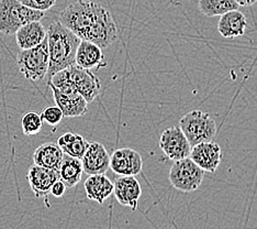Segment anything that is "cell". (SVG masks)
I'll return each instance as SVG.
<instances>
[{"mask_svg":"<svg viewBox=\"0 0 257 229\" xmlns=\"http://www.w3.org/2000/svg\"><path fill=\"white\" fill-rule=\"evenodd\" d=\"M66 189H67L66 184L60 179V180L55 181L54 184L52 185L51 194L54 197H62V196H64V194L66 193Z\"/></svg>","mask_w":257,"mask_h":229,"instance_id":"obj_26","label":"cell"},{"mask_svg":"<svg viewBox=\"0 0 257 229\" xmlns=\"http://www.w3.org/2000/svg\"><path fill=\"white\" fill-rule=\"evenodd\" d=\"M58 172H60V179L66 184L67 187L76 186L79 183L81 175L84 173L80 159L69 157L67 155L64 156Z\"/></svg>","mask_w":257,"mask_h":229,"instance_id":"obj_20","label":"cell"},{"mask_svg":"<svg viewBox=\"0 0 257 229\" xmlns=\"http://www.w3.org/2000/svg\"><path fill=\"white\" fill-rule=\"evenodd\" d=\"M19 2L29 8L41 11L49 10L56 4V0H19Z\"/></svg>","mask_w":257,"mask_h":229,"instance_id":"obj_25","label":"cell"},{"mask_svg":"<svg viewBox=\"0 0 257 229\" xmlns=\"http://www.w3.org/2000/svg\"><path fill=\"white\" fill-rule=\"evenodd\" d=\"M17 63L23 76L31 82L42 81L49 70L48 39L31 49L21 50L17 55Z\"/></svg>","mask_w":257,"mask_h":229,"instance_id":"obj_5","label":"cell"},{"mask_svg":"<svg viewBox=\"0 0 257 229\" xmlns=\"http://www.w3.org/2000/svg\"><path fill=\"white\" fill-rule=\"evenodd\" d=\"M22 131L26 136H34L38 134L43 127V119L41 115L36 111H29L22 116L21 118Z\"/></svg>","mask_w":257,"mask_h":229,"instance_id":"obj_23","label":"cell"},{"mask_svg":"<svg viewBox=\"0 0 257 229\" xmlns=\"http://www.w3.org/2000/svg\"><path fill=\"white\" fill-rule=\"evenodd\" d=\"M86 174H103L110 169V155L104 145L99 142H89L84 156L80 159Z\"/></svg>","mask_w":257,"mask_h":229,"instance_id":"obj_13","label":"cell"},{"mask_svg":"<svg viewBox=\"0 0 257 229\" xmlns=\"http://www.w3.org/2000/svg\"><path fill=\"white\" fill-rule=\"evenodd\" d=\"M200 13L209 18L220 17L227 11L238 9L235 0H199L198 2Z\"/></svg>","mask_w":257,"mask_h":229,"instance_id":"obj_22","label":"cell"},{"mask_svg":"<svg viewBox=\"0 0 257 229\" xmlns=\"http://www.w3.org/2000/svg\"><path fill=\"white\" fill-rule=\"evenodd\" d=\"M57 144L63 150L64 155L81 159L88 148L89 141L86 140L81 134L66 132L58 138Z\"/></svg>","mask_w":257,"mask_h":229,"instance_id":"obj_21","label":"cell"},{"mask_svg":"<svg viewBox=\"0 0 257 229\" xmlns=\"http://www.w3.org/2000/svg\"><path fill=\"white\" fill-rule=\"evenodd\" d=\"M84 187L87 198L100 205L113 194V183L104 173L89 175L85 181Z\"/></svg>","mask_w":257,"mask_h":229,"instance_id":"obj_17","label":"cell"},{"mask_svg":"<svg viewBox=\"0 0 257 229\" xmlns=\"http://www.w3.org/2000/svg\"><path fill=\"white\" fill-rule=\"evenodd\" d=\"M64 158V152L60 145L53 142L41 144L33 154L34 164L48 169L58 170Z\"/></svg>","mask_w":257,"mask_h":229,"instance_id":"obj_19","label":"cell"},{"mask_svg":"<svg viewBox=\"0 0 257 229\" xmlns=\"http://www.w3.org/2000/svg\"><path fill=\"white\" fill-rule=\"evenodd\" d=\"M113 194L120 205L134 211L142 195V186L134 175H120L113 183Z\"/></svg>","mask_w":257,"mask_h":229,"instance_id":"obj_10","label":"cell"},{"mask_svg":"<svg viewBox=\"0 0 257 229\" xmlns=\"http://www.w3.org/2000/svg\"><path fill=\"white\" fill-rule=\"evenodd\" d=\"M110 169L118 175H138L142 172L143 159L137 150L121 148L110 156Z\"/></svg>","mask_w":257,"mask_h":229,"instance_id":"obj_11","label":"cell"},{"mask_svg":"<svg viewBox=\"0 0 257 229\" xmlns=\"http://www.w3.org/2000/svg\"><path fill=\"white\" fill-rule=\"evenodd\" d=\"M222 149L214 141H204L191 146L189 158L204 172L214 173L222 161Z\"/></svg>","mask_w":257,"mask_h":229,"instance_id":"obj_9","label":"cell"},{"mask_svg":"<svg viewBox=\"0 0 257 229\" xmlns=\"http://www.w3.org/2000/svg\"><path fill=\"white\" fill-rule=\"evenodd\" d=\"M68 68L69 78L76 90L90 104L99 96L101 91V82L90 69L73 64Z\"/></svg>","mask_w":257,"mask_h":229,"instance_id":"obj_8","label":"cell"},{"mask_svg":"<svg viewBox=\"0 0 257 229\" xmlns=\"http://www.w3.org/2000/svg\"><path fill=\"white\" fill-rule=\"evenodd\" d=\"M218 22V31L225 39H235L242 37L247 27L246 17L241 11L235 9L227 11L220 16Z\"/></svg>","mask_w":257,"mask_h":229,"instance_id":"obj_16","label":"cell"},{"mask_svg":"<svg viewBox=\"0 0 257 229\" xmlns=\"http://www.w3.org/2000/svg\"><path fill=\"white\" fill-rule=\"evenodd\" d=\"M49 50L48 80L58 70L75 64V55L80 39L60 20L53 21L46 30Z\"/></svg>","mask_w":257,"mask_h":229,"instance_id":"obj_2","label":"cell"},{"mask_svg":"<svg viewBox=\"0 0 257 229\" xmlns=\"http://www.w3.org/2000/svg\"><path fill=\"white\" fill-rule=\"evenodd\" d=\"M27 179L36 197L46 198L49 194H51L52 185L54 184V182L60 180V172H58V170L48 169L33 164L28 170Z\"/></svg>","mask_w":257,"mask_h":229,"instance_id":"obj_12","label":"cell"},{"mask_svg":"<svg viewBox=\"0 0 257 229\" xmlns=\"http://www.w3.org/2000/svg\"><path fill=\"white\" fill-rule=\"evenodd\" d=\"M60 20L80 40L106 49L118 40V28L110 11L93 0H75L61 11Z\"/></svg>","mask_w":257,"mask_h":229,"instance_id":"obj_1","label":"cell"},{"mask_svg":"<svg viewBox=\"0 0 257 229\" xmlns=\"http://www.w3.org/2000/svg\"><path fill=\"white\" fill-rule=\"evenodd\" d=\"M203 175V170L188 157L174 161L168 179L176 190L183 193H190L201 185Z\"/></svg>","mask_w":257,"mask_h":229,"instance_id":"obj_6","label":"cell"},{"mask_svg":"<svg viewBox=\"0 0 257 229\" xmlns=\"http://www.w3.org/2000/svg\"><path fill=\"white\" fill-rule=\"evenodd\" d=\"M45 11L36 10L22 5L19 0H0V32L15 34L18 29L32 21H41Z\"/></svg>","mask_w":257,"mask_h":229,"instance_id":"obj_3","label":"cell"},{"mask_svg":"<svg viewBox=\"0 0 257 229\" xmlns=\"http://www.w3.org/2000/svg\"><path fill=\"white\" fill-rule=\"evenodd\" d=\"M179 127L191 146L211 141L217 134V123L208 113L201 110H192L184 115L179 120Z\"/></svg>","mask_w":257,"mask_h":229,"instance_id":"obj_4","label":"cell"},{"mask_svg":"<svg viewBox=\"0 0 257 229\" xmlns=\"http://www.w3.org/2000/svg\"><path fill=\"white\" fill-rule=\"evenodd\" d=\"M53 93L54 102L56 106L61 108L64 117L73 118V117H80L88 110V103L80 94H64L56 90L53 86H49Z\"/></svg>","mask_w":257,"mask_h":229,"instance_id":"obj_14","label":"cell"},{"mask_svg":"<svg viewBox=\"0 0 257 229\" xmlns=\"http://www.w3.org/2000/svg\"><path fill=\"white\" fill-rule=\"evenodd\" d=\"M235 3L241 7H250L257 3V0H235Z\"/></svg>","mask_w":257,"mask_h":229,"instance_id":"obj_27","label":"cell"},{"mask_svg":"<svg viewBox=\"0 0 257 229\" xmlns=\"http://www.w3.org/2000/svg\"><path fill=\"white\" fill-rule=\"evenodd\" d=\"M16 41L20 50L34 48L46 38V29L40 21H32L17 30Z\"/></svg>","mask_w":257,"mask_h":229,"instance_id":"obj_18","label":"cell"},{"mask_svg":"<svg viewBox=\"0 0 257 229\" xmlns=\"http://www.w3.org/2000/svg\"><path fill=\"white\" fill-rule=\"evenodd\" d=\"M160 148L173 161L188 158L191 145L179 126L165 129L160 137Z\"/></svg>","mask_w":257,"mask_h":229,"instance_id":"obj_7","label":"cell"},{"mask_svg":"<svg viewBox=\"0 0 257 229\" xmlns=\"http://www.w3.org/2000/svg\"><path fill=\"white\" fill-rule=\"evenodd\" d=\"M75 64L84 68H100L107 66L102 49L90 41L80 40L75 55Z\"/></svg>","mask_w":257,"mask_h":229,"instance_id":"obj_15","label":"cell"},{"mask_svg":"<svg viewBox=\"0 0 257 229\" xmlns=\"http://www.w3.org/2000/svg\"><path fill=\"white\" fill-rule=\"evenodd\" d=\"M41 117H42L43 122H46L50 126H56L63 120L64 115L58 106H49L42 111Z\"/></svg>","mask_w":257,"mask_h":229,"instance_id":"obj_24","label":"cell"}]
</instances>
